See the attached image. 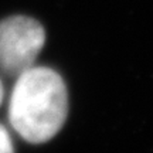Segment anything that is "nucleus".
Listing matches in <instances>:
<instances>
[{"mask_svg": "<svg viewBox=\"0 0 153 153\" xmlns=\"http://www.w3.org/2000/svg\"><path fill=\"white\" fill-rule=\"evenodd\" d=\"M68 115V91L62 76L48 67H30L19 74L9 101L13 129L30 143L48 142Z\"/></svg>", "mask_w": 153, "mask_h": 153, "instance_id": "1", "label": "nucleus"}, {"mask_svg": "<svg viewBox=\"0 0 153 153\" xmlns=\"http://www.w3.org/2000/svg\"><path fill=\"white\" fill-rule=\"evenodd\" d=\"M45 43V30L31 17L11 16L0 22V68L22 74L34 65Z\"/></svg>", "mask_w": 153, "mask_h": 153, "instance_id": "2", "label": "nucleus"}, {"mask_svg": "<svg viewBox=\"0 0 153 153\" xmlns=\"http://www.w3.org/2000/svg\"><path fill=\"white\" fill-rule=\"evenodd\" d=\"M0 153H14L10 133L3 125H0Z\"/></svg>", "mask_w": 153, "mask_h": 153, "instance_id": "3", "label": "nucleus"}, {"mask_svg": "<svg viewBox=\"0 0 153 153\" xmlns=\"http://www.w3.org/2000/svg\"><path fill=\"white\" fill-rule=\"evenodd\" d=\"M3 97H4V89H3V84L0 81V105L3 102Z\"/></svg>", "mask_w": 153, "mask_h": 153, "instance_id": "4", "label": "nucleus"}]
</instances>
